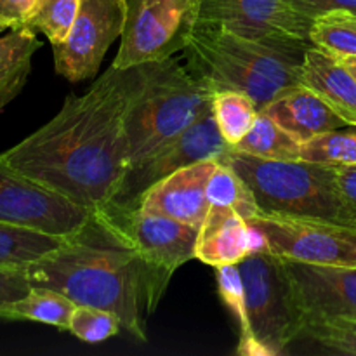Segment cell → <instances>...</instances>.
<instances>
[{
  "label": "cell",
  "instance_id": "6da1fadb",
  "mask_svg": "<svg viewBox=\"0 0 356 356\" xmlns=\"http://www.w3.org/2000/svg\"><path fill=\"white\" fill-rule=\"evenodd\" d=\"M146 80L148 65H111L86 94H68L56 117L0 159L75 204L103 211L129 172L127 118Z\"/></svg>",
  "mask_w": 356,
  "mask_h": 356
},
{
  "label": "cell",
  "instance_id": "7a4b0ae2",
  "mask_svg": "<svg viewBox=\"0 0 356 356\" xmlns=\"http://www.w3.org/2000/svg\"><path fill=\"white\" fill-rule=\"evenodd\" d=\"M31 287H47L75 305L115 313L136 339L146 343V316L159 306L149 271L110 216L94 212L59 249L26 266Z\"/></svg>",
  "mask_w": 356,
  "mask_h": 356
},
{
  "label": "cell",
  "instance_id": "3957f363",
  "mask_svg": "<svg viewBox=\"0 0 356 356\" xmlns=\"http://www.w3.org/2000/svg\"><path fill=\"white\" fill-rule=\"evenodd\" d=\"M188 68L218 90H240L263 110L302 86L305 49H289L243 37L221 24L198 23L183 51Z\"/></svg>",
  "mask_w": 356,
  "mask_h": 356
},
{
  "label": "cell",
  "instance_id": "277c9868",
  "mask_svg": "<svg viewBox=\"0 0 356 356\" xmlns=\"http://www.w3.org/2000/svg\"><path fill=\"white\" fill-rule=\"evenodd\" d=\"M218 162L232 167L256 198L259 214L312 219L356 229L336 183V165L306 160H268L235 148Z\"/></svg>",
  "mask_w": 356,
  "mask_h": 356
},
{
  "label": "cell",
  "instance_id": "5b68a950",
  "mask_svg": "<svg viewBox=\"0 0 356 356\" xmlns=\"http://www.w3.org/2000/svg\"><path fill=\"white\" fill-rule=\"evenodd\" d=\"M214 89L186 65L169 58L148 63V80L127 118L129 170L186 131L212 106Z\"/></svg>",
  "mask_w": 356,
  "mask_h": 356
},
{
  "label": "cell",
  "instance_id": "8992f818",
  "mask_svg": "<svg viewBox=\"0 0 356 356\" xmlns=\"http://www.w3.org/2000/svg\"><path fill=\"white\" fill-rule=\"evenodd\" d=\"M257 356H278L306 332L294 282L284 257L256 250L238 263Z\"/></svg>",
  "mask_w": 356,
  "mask_h": 356
},
{
  "label": "cell",
  "instance_id": "52a82bcc",
  "mask_svg": "<svg viewBox=\"0 0 356 356\" xmlns=\"http://www.w3.org/2000/svg\"><path fill=\"white\" fill-rule=\"evenodd\" d=\"M124 33L115 68L159 63L184 51L200 21L202 0H125Z\"/></svg>",
  "mask_w": 356,
  "mask_h": 356
},
{
  "label": "cell",
  "instance_id": "ba28073f",
  "mask_svg": "<svg viewBox=\"0 0 356 356\" xmlns=\"http://www.w3.org/2000/svg\"><path fill=\"white\" fill-rule=\"evenodd\" d=\"M103 212L138 250L156 292L163 296L174 271L195 257L200 228L118 204H110Z\"/></svg>",
  "mask_w": 356,
  "mask_h": 356
},
{
  "label": "cell",
  "instance_id": "9c48e42d",
  "mask_svg": "<svg viewBox=\"0 0 356 356\" xmlns=\"http://www.w3.org/2000/svg\"><path fill=\"white\" fill-rule=\"evenodd\" d=\"M249 225L266 250L287 261L356 268V229L312 219L256 216Z\"/></svg>",
  "mask_w": 356,
  "mask_h": 356
},
{
  "label": "cell",
  "instance_id": "30bf717a",
  "mask_svg": "<svg viewBox=\"0 0 356 356\" xmlns=\"http://www.w3.org/2000/svg\"><path fill=\"white\" fill-rule=\"evenodd\" d=\"M198 23L221 24L278 47H315L309 38L313 19L299 14L289 0H202Z\"/></svg>",
  "mask_w": 356,
  "mask_h": 356
},
{
  "label": "cell",
  "instance_id": "8fae6325",
  "mask_svg": "<svg viewBox=\"0 0 356 356\" xmlns=\"http://www.w3.org/2000/svg\"><path fill=\"white\" fill-rule=\"evenodd\" d=\"M125 16V0H80L68 37L52 45L56 72L73 83L94 79L110 45L124 33Z\"/></svg>",
  "mask_w": 356,
  "mask_h": 356
},
{
  "label": "cell",
  "instance_id": "7c38bea8",
  "mask_svg": "<svg viewBox=\"0 0 356 356\" xmlns=\"http://www.w3.org/2000/svg\"><path fill=\"white\" fill-rule=\"evenodd\" d=\"M92 214L89 209L28 179L0 159V221L72 236Z\"/></svg>",
  "mask_w": 356,
  "mask_h": 356
},
{
  "label": "cell",
  "instance_id": "4fadbf2b",
  "mask_svg": "<svg viewBox=\"0 0 356 356\" xmlns=\"http://www.w3.org/2000/svg\"><path fill=\"white\" fill-rule=\"evenodd\" d=\"M229 148L233 146H229L219 132L211 106L169 145L149 156L145 163L129 170L117 198L111 204L138 207L141 195L160 179L191 163L219 159Z\"/></svg>",
  "mask_w": 356,
  "mask_h": 356
},
{
  "label": "cell",
  "instance_id": "5bb4252c",
  "mask_svg": "<svg viewBox=\"0 0 356 356\" xmlns=\"http://www.w3.org/2000/svg\"><path fill=\"white\" fill-rule=\"evenodd\" d=\"M306 330L313 325L356 320V268L287 261Z\"/></svg>",
  "mask_w": 356,
  "mask_h": 356
},
{
  "label": "cell",
  "instance_id": "9a60e30c",
  "mask_svg": "<svg viewBox=\"0 0 356 356\" xmlns=\"http://www.w3.org/2000/svg\"><path fill=\"white\" fill-rule=\"evenodd\" d=\"M216 165V159L202 160L169 174L141 195L138 207L148 214L163 216L200 228L211 207L207 186Z\"/></svg>",
  "mask_w": 356,
  "mask_h": 356
},
{
  "label": "cell",
  "instance_id": "2e32d148",
  "mask_svg": "<svg viewBox=\"0 0 356 356\" xmlns=\"http://www.w3.org/2000/svg\"><path fill=\"white\" fill-rule=\"evenodd\" d=\"M256 250H266L259 232L233 207L211 204L198 229L195 259L218 268L238 264Z\"/></svg>",
  "mask_w": 356,
  "mask_h": 356
},
{
  "label": "cell",
  "instance_id": "e0dca14e",
  "mask_svg": "<svg viewBox=\"0 0 356 356\" xmlns=\"http://www.w3.org/2000/svg\"><path fill=\"white\" fill-rule=\"evenodd\" d=\"M263 111L301 145L315 136L346 125L318 94L305 86L282 94L263 108Z\"/></svg>",
  "mask_w": 356,
  "mask_h": 356
},
{
  "label": "cell",
  "instance_id": "ac0fdd59",
  "mask_svg": "<svg viewBox=\"0 0 356 356\" xmlns=\"http://www.w3.org/2000/svg\"><path fill=\"white\" fill-rule=\"evenodd\" d=\"M302 86L318 94L346 124L356 125V79L343 59L318 47L308 49Z\"/></svg>",
  "mask_w": 356,
  "mask_h": 356
},
{
  "label": "cell",
  "instance_id": "d6986e66",
  "mask_svg": "<svg viewBox=\"0 0 356 356\" xmlns=\"http://www.w3.org/2000/svg\"><path fill=\"white\" fill-rule=\"evenodd\" d=\"M40 47L37 31L28 26L13 28L10 33L0 37V111L26 86L31 59Z\"/></svg>",
  "mask_w": 356,
  "mask_h": 356
},
{
  "label": "cell",
  "instance_id": "ffe728a7",
  "mask_svg": "<svg viewBox=\"0 0 356 356\" xmlns=\"http://www.w3.org/2000/svg\"><path fill=\"white\" fill-rule=\"evenodd\" d=\"M66 240L68 236L0 221V268H26L59 249Z\"/></svg>",
  "mask_w": 356,
  "mask_h": 356
},
{
  "label": "cell",
  "instance_id": "44dd1931",
  "mask_svg": "<svg viewBox=\"0 0 356 356\" xmlns=\"http://www.w3.org/2000/svg\"><path fill=\"white\" fill-rule=\"evenodd\" d=\"M76 305L66 296L47 287H31L24 298L3 306L0 320H30L47 323L59 330L70 329V320Z\"/></svg>",
  "mask_w": 356,
  "mask_h": 356
},
{
  "label": "cell",
  "instance_id": "7402d4cb",
  "mask_svg": "<svg viewBox=\"0 0 356 356\" xmlns=\"http://www.w3.org/2000/svg\"><path fill=\"white\" fill-rule=\"evenodd\" d=\"M233 148L259 159L301 160V143L292 138L263 110L257 115L256 124L252 125L249 134Z\"/></svg>",
  "mask_w": 356,
  "mask_h": 356
},
{
  "label": "cell",
  "instance_id": "603a6c76",
  "mask_svg": "<svg viewBox=\"0 0 356 356\" xmlns=\"http://www.w3.org/2000/svg\"><path fill=\"white\" fill-rule=\"evenodd\" d=\"M261 108L240 90H218L212 97V113L219 132L229 146H236L256 124Z\"/></svg>",
  "mask_w": 356,
  "mask_h": 356
},
{
  "label": "cell",
  "instance_id": "cb8c5ba5",
  "mask_svg": "<svg viewBox=\"0 0 356 356\" xmlns=\"http://www.w3.org/2000/svg\"><path fill=\"white\" fill-rule=\"evenodd\" d=\"M309 38L315 47L336 58H356V14L332 10L315 17Z\"/></svg>",
  "mask_w": 356,
  "mask_h": 356
},
{
  "label": "cell",
  "instance_id": "d4e9b609",
  "mask_svg": "<svg viewBox=\"0 0 356 356\" xmlns=\"http://www.w3.org/2000/svg\"><path fill=\"white\" fill-rule=\"evenodd\" d=\"M216 282H218L219 298L222 299L226 308L232 312L240 327V343L236 353L243 356H257L254 346L252 334H250L249 309H247L245 285L238 264H225L216 268Z\"/></svg>",
  "mask_w": 356,
  "mask_h": 356
},
{
  "label": "cell",
  "instance_id": "484cf974",
  "mask_svg": "<svg viewBox=\"0 0 356 356\" xmlns=\"http://www.w3.org/2000/svg\"><path fill=\"white\" fill-rule=\"evenodd\" d=\"M301 160L325 165L356 163V125L346 124L301 145Z\"/></svg>",
  "mask_w": 356,
  "mask_h": 356
},
{
  "label": "cell",
  "instance_id": "4316f807",
  "mask_svg": "<svg viewBox=\"0 0 356 356\" xmlns=\"http://www.w3.org/2000/svg\"><path fill=\"white\" fill-rule=\"evenodd\" d=\"M207 197L211 204L233 207L247 221L259 216V209H257L256 198H254L250 188L226 163L218 162V165H216L214 172H212L211 179H209Z\"/></svg>",
  "mask_w": 356,
  "mask_h": 356
},
{
  "label": "cell",
  "instance_id": "83f0119b",
  "mask_svg": "<svg viewBox=\"0 0 356 356\" xmlns=\"http://www.w3.org/2000/svg\"><path fill=\"white\" fill-rule=\"evenodd\" d=\"M79 7L80 0H38L23 26L40 31L49 38L51 45H56L68 37Z\"/></svg>",
  "mask_w": 356,
  "mask_h": 356
},
{
  "label": "cell",
  "instance_id": "f1b7e54d",
  "mask_svg": "<svg viewBox=\"0 0 356 356\" xmlns=\"http://www.w3.org/2000/svg\"><path fill=\"white\" fill-rule=\"evenodd\" d=\"M120 329L122 323L115 313L94 306L76 305L70 320L68 332L83 343L97 344L117 336Z\"/></svg>",
  "mask_w": 356,
  "mask_h": 356
},
{
  "label": "cell",
  "instance_id": "f546056e",
  "mask_svg": "<svg viewBox=\"0 0 356 356\" xmlns=\"http://www.w3.org/2000/svg\"><path fill=\"white\" fill-rule=\"evenodd\" d=\"M315 339L320 346L334 351L339 355L356 356V330L339 325V323H323V325H313L305 332Z\"/></svg>",
  "mask_w": 356,
  "mask_h": 356
},
{
  "label": "cell",
  "instance_id": "4dcf8cb0",
  "mask_svg": "<svg viewBox=\"0 0 356 356\" xmlns=\"http://www.w3.org/2000/svg\"><path fill=\"white\" fill-rule=\"evenodd\" d=\"M26 268H0V309L30 292Z\"/></svg>",
  "mask_w": 356,
  "mask_h": 356
},
{
  "label": "cell",
  "instance_id": "1f68e13d",
  "mask_svg": "<svg viewBox=\"0 0 356 356\" xmlns=\"http://www.w3.org/2000/svg\"><path fill=\"white\" fill-rule=\"evenodd\" d=\"M289 3L309 19L332 10H350L356 14V0H289Z\"/></svg>",
  "mask_w": 356,
  "mask_h": 356
},
{
  "label": "cell",
  "instance_id": "d6a6232c",
  "mask_svg": "<svg viewBox=\"0 0 356 356\" xmlns=\"http://www.w3.org/2000/svg\"><path fill=\"white\" fill-rule=\"evenodd\" d=\"M336 183L337 191L356 225V163L336 165Z\"/></svg>",
  "mask_w": 356,
  "mask_h": 356
},
{
  "label": "cell",
  "instance_id": "836d02e7",
  "mask_svg": "<svg viewBox=\"0 0 356 356\" xmlns=\"http://www.w3.org/2000/svg\"><path fill=\"white\" fill-rule=\"evenodd\" d=\"M38 0H0V21L13 28L23 26Z\"/></svg>",
  "mask_w": 356,
  "mask_h": 356
},
{
  "label": "cell",
  "instance_id": "e575fe53",
  "mask_svg": "<svg viewBox=\"0 0 356 356\" xmlns=\"http://www.w3.org/2000/svg\"><path fill=\"white\" fill-rule=\"evenodd\" d=\"M343 61H344V65L348 66V70H350V72L353 73L355 79H356V58H344Z\"/></svg>",
  "mask_w": 356,
  "mask_h": 356
},
{
  "label": "cell",
  "instance_id": "d590c367",
  "mask_svg": "<svg viewBox=\"0 0 356 356\" xmlns=\"http://www.w3.org/2000/svg\"><path fill=\"white\" fill-rule=\"evenodd\" d=\"M334 323H339V325L348 327V329L356 330V320H343V322H334Z\"/></svg>",
  "mask_w": 356,
  "mask_h": 356
},
{
  "label": "cell",
  "instance_id": "8d00e7d4",
  "mask_svg": "<svg viewBox=\"0 0 356 356\" xmlns=\"http://www.w3.org/2000/svg\"><path fill=\"white\" fill-rule=\"evenodd\" d=\"M7 28H9V26H7V24L3 23V21H0V33H2V31H6Z\"/></svg>",
  "mask_w": 356,
  "mask_h": 356
}]
</instances>
